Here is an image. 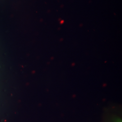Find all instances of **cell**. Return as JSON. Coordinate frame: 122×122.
Instances as JSON below:
<instances>
[{
    "instance_id": "1",
    "label": "cell",
    "mask_w": 122,
    "mask_h": 122,
    "mask_svg": "<svg viewBox=\"0 0 122 122\" xmlns=\"http://www.w3.org/2000/svg\"><path fill=\"white\" fill-rule=\"evenodd\" d=\"M112 122H122V121L120 119L117 118H115L114 119H113Z\"/></svg>"
}]
</instances>
